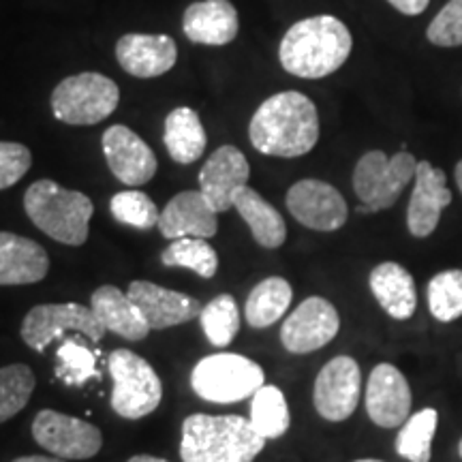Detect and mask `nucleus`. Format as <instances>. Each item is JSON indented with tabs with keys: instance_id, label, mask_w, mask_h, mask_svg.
Returning <instances> with one entry per match:
<instances>
[{
	"instance_id": "9b49d317",
	"label": "nucleus",
	"mask_w": 462,
	"mask_h": 462,
	"mask_svg": "<svg viewBox=\"0 0 462 462\" xmlns=\"http://www.w3.org/2000/svg\"><path fill=\"white\" fill-rule=\"evenodd\" d=\"M340 315L330 300L310 296L281 326V343L289 354L306 356L319 351L337 338Z\"/></svg>"
},
{
	"instance_id": "b1692460",
	"label": "nucleus",
	"mask_w": 462,
	"mask_h": 462,
	"mask_svg": "<svg viewBox=\"0 0 462 462\" xmlns=\"http://www.w3.org/2000/svg\"><path fill=\"white\" fill-rule=\"evenodd\" d=\"M90 309L101 326L118 337L126 340H143L148 337L150 326L140 309L118 287L103 285L95 289L90 296Z\"/></svg>"
},
{
	"instance_id": "1a4fd4ad",
	"label": "nucleus",
	"mask_w": 462,
	"mask_h": 462,
	"mask_svg": "<svg viewBox=\"0 0 462 462\" xmlns=\"http://www.w3.org/2000/svg\"><path fill=\"white\" fill-rule=\"evenodd\" d=\"M65 332H79L90 343H99L107 330L92 313L90 306L75 302L34 306L28 310L20 328L22 340L39 354H43L45 346Z\"/></svg>"
},
{
	"instance_id": "39448f33",
	"label": "nucleus",
	"mask_w": 462,
	"mask_h": 462,
	"mask_svg": "<svg viewBox=\"0 0 462 462\" xmlns=\"http://www.w3.org/2000/svg\"><path fill=\"white\" fill-rule=\"evenodd\" d=\"M418 159L409 150L388 154L383 150H368L364 152L354 170V190L357 199L360 215H374V212L390 210L396 204L402 190L413 182Z\"/></svg>"
},
{
	"instance_id": "9d476101",
	"label": "nucleus",
	"mask_w": 462,
	"mask_h": 462,
	"mask_svg": "<svg viewBox=\"0 0 462 462\" xmlns=\"http://www.w3.org/2000/svg\"><path fill=\"white\" fill-rule=\"evenodd\" d=\"M32 437L39 446L62 460H88L101 452L103 435L90 421L43 409L32 420Z\"/></svg>"
},
{
	"instance_id": "6e6552de",
	"label": "nucleus",
	"mask_w": 462,
	"mask_h": 462,
	"mask_svg": "<svg viewBox=\"0 0 462 462\" xmlns=\"http://www.w3.org/2000/svg\"><path fill=\"white\" fill-rule=\"evenodd\" d=\"M109 374L114 379L112 409L125 420H142L157 411L163 385L148 360L131 349H116L109 356Z\"/></svg>"
},
{
	"instance_id": "79ce46f5",
	"label": "nucleus",
	"mask_w": 462,
	"mask_h": 462,
	"mask_svg": "<svg viewBox=\"0 0 462 462\" xmlns=\"http://www.w3.org/2000/svg\"><path fill=\"white\" fill-rule=\"evenodd\" d=\"M354 462H385V460H379V458H360V460H354Z\"/></svg>"
},
{
	"instance_id": "412c9836",
	"label": "nucleus",
	"mask_w": 462,
	"mask_h": 462,
	"mask_svg": "<svg viewBox=\"0 0 462 462\" xmlns=\"http://www.w3.org/2000/svg\"><path fill=\"white\" fill-rule=\"evenodd\" d=\"M50 257L42 245L24 236L0 231V285H32L43 281Z\"/></svg>"
},
{
	"instance_id": "473e14b6",
	"label": "nucleus",
	"mask_w": 462,
	"mask_h": 462,
	"mask_svg": "<svg viewBox=\"0 0 462 462\" xmlns=\"http://www.w3.org/2000/svg\"><path fill=\"white\" fill-rule=\"evenodd\" d=\"M34 385V373L26 364H9L0 368V424L15 418L31 401Z\"/></svg>"
},
{
	"instance_id": "a878e982",
	"label": "nucleus",
	"mask_w": 462,
	"mask_h": 462,
	"mask_svg": "<svg viewBox=\"0 0 462 462\" xmlns=\"http://www.w3.org/2000/svg\"><path fill=\"white\" fill-rule=\"evenodd\" d=\"M165 148L170 157L180 165H190L204 154L208 137L199 114L190 107L171 109L165 118Z\"/></svg>"
},
{
	"instance_id": "393cba45",
	"label": "nucleus",
	"mask_w": 462,
	"mask_h": 462,
	"mask_svg": "<svg viewBox=\"0 0 462 462\" xmlns=\"http://www.w3.org/2000/svg\"><path fill=\"white\" fill-rule=\"evenodd\" d=\"M238 215L251 229L253 238L263 248H281L287 240L285 218L276 208L265 201L255 189L245 187L234 201Z\"/></svg>"
},
{
	"instance_id": "c9c22d12",
	"label": "nucleus",
	"mask_w": 462,
	"mask_h": 462,
	"mask_svg": "<svg viewBox=\"0 0 462 462\" xmlns=\"http://www.w3.org/2000/svg\"><path fill=\"white\" fill-rule=\"evenodd\" d=\"M430 45L443 50L462 45V0H448L426 28Z\"/></svg>"
},
{
	"instance_id": "f8f14e48",
	"label": "nucleus",
	"mask_w": 462,
	"mask_h": 462,
	"mask_svg": "<svg viewBox=\"0 0 462 462\" xmlns=\"http://www.w3.org/2000/svg\"><path fill=\"white\" fill-rule=\"evenodd\" d=\"M362 371L349 356L332 357L315 379V411L328 421L349 420L360 404Z\"/></svg>"
},
{
	"instance_id": "f704fd0d",
	"label": "nucleus",
	"mask_w": 462,
	"mask_h": 462,
	"mask_svg": "<svg viewBox=\"0 0 462 462\" xmlns=\"http://www.w3.org/2000/svg\"><path fill=\"white\" fill-rule=\"evenodd\" d=\"M109 210L118 223L135 229H152L159 225V208L142 190H120L109 201Z\"/></svg>"
},
{
	"instance_id": "a19ab883",
	"label": "nucleus",
	"mask_w": 462,
	"mask_h": 462,
	"mask_svg": "<svg viewBox=\"0 0 462 462\" xmlns=\"http://www.w3.org/2000/svg\"><path fill=\"white\" fill-rule=\"evenodd\" d=\"M454 180H456V187L460 189V195H462V159L454 167Z\"/></svg>"
},
{
	"instance_id": "dca6fc26",
	"label": "nucleus",
	"mask_w": 462,
	"mask_h": 462,
	"mask_svg": "<svg viewBox=\"0 0 462 462\" xmlns=\"http://www.w3.org/2000/svg\"><path fill=\"white\" fill-rule=\"evenodd\" d=\"M103 154L109 170L126 187H142L157 173V157L152 148L125 125H114L103 133Z\"/></svg>"
},
{
	"instance_id": "4be33fe9",
	"label": "nucleus",
	"mask_w": 462,
	"mask_h": 462,
	"mask_svg": "<svg viewBox=\"0 0 462 462\" xmlns=\"http://www.w3.org/2000/svg\"><path fill=\"white\" fill-rule=\"evenodd\" d=\"M238 11L229 0H201L189 5L182 17V31L198 45H227L238 34Z\"/></svg>"
},
{
	"instance_id": "ddd939ff",
	"label": "nucleus",
	"mask_w": 462,
	"mask_h": 462,
	"mask_svg": "<svg viewBox=\"0 0 462 462\" xmlns=\"http://www.w3.org/2000/svg\"><path fill=\"white\" fill-rule=\"evenodd\" d=\"M287 210L300 225L326 234L343 227L349 217L343 193L317 178H304L287 190Z\"/></svg>"
},
{
	"instance_id": "6ab92c4d",
	"label": "nucleus",
	"mask_w": 462,
	"mask_h": 462,
	"mask_svg": "<svg viewBox=\"0 0 462 462\" xmlns=\"http://www.w3.org/2000/svg\"><path fill=\"white\" fill-rule=\"evenodd\" d=\"M116 58L133 78H159L176 65L178 45L167 34L129 32L116 43Z\"/></svg>"
},
{
	"instance_id": "c85d7f7f",
	"label": "nucleus",
	"mask_w": 462,
	"mask_h": 462,
	"mask_svg": "<svg viewBox=\"0 0 462 462\" xmlns=\"http://www.w3.org/2000/svg\"><path fill=\"white\" fill-rule=\"evenodd\" d=\"M251 424L265 441L281 439L289 430L291 415L282 392L276 385H262L251 401Z\"/></svg>"
},
{
	"instance_id": "4c0bfd02",
	"label": "nucleus",
	"mask_w": 462,
	"mask_h": 462,
	"mask_svg": "<svg viewBox=\"0 0 462 462\" xmlns=\"http://www.w3.org/2000/svg\"><path fill=\"white\" fill-rule=\"evenodd\" d=\"M388 5H392L401 15L418 17L429 9L430 0H388Z\"/></svg>"
},
{
	"instance_id": "2f4dec72",
	"label": "nucleus",
	"mask_w": 462,
	"mask_h": 462,
	"mask_svg": "<svg viewBox=\"0 0 462 462\" xmlns=\"http://www.w3.org/2000/svg\"><path fill=\"white\" fill-rule=\"evenodd\" d=\"M199 321L210 345L227 346L240 332L238 302L229 293H221L201 309Z\"/></svg>"
},
{
	"instance_id": "ea45409f",
	"label": "nucleus",
	"mask_w": 462,
	"mask_h": 462,
	"mask_svg": "<svg viewBox=\"0 0 462 462\" xmlns=\"http://www.w3.org/2000/svg\"><path fill=\"white\" fill-rule=\"evenodd\" d=\"M126 462H170L165 458H157V456H148V454H140V456H133Z\"/></svg>"
},
{
	"instance_id": "0eeeda50",
	"label": "nucleus",
	"mask_w": 462,
	"mask_h": 462,
	"mask_svg": "<svg viewBox=\"0 0 462 462\" xmlns=\"http://www.w3.org/2000/svg\"><path fill=\"white\" fill-rule=\"evenodd\" d=\"M118 84L106 75L86 71L62 79L51 92V114L65 125H99L116 112Z\"/></svg>"
},
{
	"instance_id": "c756f323",
	"label": "nucleus",
	"mask_w": 462,
	"mask_h": 462,
	"mask_svg": "<svg viewBox=\"0 0 462 462\" xmlns=\"http://www.w3.org/2000/svg\"><path fill=\"white\" fill-rule=\"evenodd\" d=\"M161 262L167 268H187L201 279H212L218 270L217 251L204 238L171 240L161 255Z\"/></svg>"
},
{
	"instance_id": "f3484780",
	"label": "nucleus",
	"mask_w": 462,
	"mask_h": 462,
	"mask_svg": "<svg viewBox=\"0 0 462 462\" xmlns=\"http://www.w3.org/2000/svg\"><path fill=\"white\" fill-rule=\"evenodd\" d=\"M251 178V165L236 146H221L210 154L199 171V190L212 210L227 212Z\"/></svg>"
},
{
	"instance_id": "e433bc0d",
	"label": "nucleus",
	"mask_w": 462,
	"mask_h": 462,
	"mask_svg": "<svg viewBox=\"0 0 462 462\" xmlns=\"http://www.w3.org/2000/svg\"><path fill=\"white\" fill-rule=\"evenodd\" d=\"M32 165V154L24 143L0 142V190L14 187L26 176Z\"/></svg>"
},
{
	"instance_id": "7c9ffc66",
	"label": "nucleus",
	"mask_w": 462,
	"mask_h": 462,
	"mask_svg": "<svg viewBox=\"0 0 462 462\" xmlns=\"http://www.w3.org/2000/svg\"><path fill=\"white\" fill-rule=\"evenodd\" d=\"M426 300L437 321H458L462 317V270L449 268L432 276L426 287Z\"/></svg>"
},
{
	"instance_id": "4468645a",
	"label": "nucleus",
	"mask_w": 462,
	"mask_h": 462,
	"mask_svg": "<svg viewBox=\"0 0 462 462\" xmlns=\"http://www.w3.org/2000/svg\"><path fill=\"white\" fill-rule=\"evenodd\" d=\"M454 195L448 187V176L430 161H418L413 190L407 206V229L413 238L424 240L435 234L443 212L452 204Z\"/></svg>"
},
{
	"instance_id": "2eb2a0df",
	"label": "nucleus",
	"mask_w": 462,
	"mask_h": 462,
	"mask_svg": "<svg viewBox=\"0 0 462 462\" xmlns=\"http://www.w3.org/2000/svg\"><path fill=\"white\" fill-rule=\"evenodd\" d=\"M366 413L379 429H401L411 415V385L394 364H377L366 383Z\"/></svg>"
},
{
	"instance_id": "f03ea898",
	"label": "nucleus",
	"mask_w": 462,
	"mask_h": 462,
	"mask_svg": "<svg viewBox=\"0 0 462 462\" xmlns=\"http://www.w3.org/2000/svg\"><path fill=\"white\" fill-rule=\"evenodd\" d=\"M354 50V37L334 15L300 20L279 45L281 67L300 79H321L337 73Z\"/></svg>"
},
{
	"instance_id": "aec40b11",
	"label": "nucleus",
	"mask_w": 462,
	"mask_h": 462,
	"mask_svg": "<svg viewBox=\"0 0 462 462\" xmlns=\"http://www.w3.org/2000/svg\"><path fill=\"white\" fill-rule=\"evenodd\" d=\"M159 231L170 240L215 238L218 231L217 212L201 190H182L170 199L159 217Z\"/></svg>"
},
{
	"instance_id": "37998d69",
	"label": "nucleus",
	"mask_w": 462,
	"mask_h": 462,
	"mask_svg": "<svg viewBox=\"0 0 462 462\" xmlns=\"http://www.w3.org/2000/svg\"><path fill=\"white\" fill-rule=\"evenodd\" d=\"M458 456L462 458V439H460V443H458Z\"/></svg>"
},
{
	"instance_id": "cd10ccee",
	"label": "nucleus",
	"mask_w": 462,
	"mask_h": 462,
	"mask_svg": "<svg viewBox=\"0 0 462 462\" xmlns=\"http://www.w3.org/2000/svg\"><path fill=\"white\" fill-rule=\"evenodd\" d=\"M437 426L439 411L432 407H424L409 415L396 435V454L409 462H430Z\"/></svg>"
},
{
	"instance_id": "58836bf2",
	"label": "nucleus",
	"mask_w": 462,
	"mask_h": 462,
	"mask_svg": "<svg viewBox=\"0 0 462 462\" xmlns=\"http://www.w3.org/2000/svg\"><path fill=\"white\" fill-rule=\"evenodd\" d=\"M11 462H65V460L58 458V456H20V458Z\"/></svg>"
},
{
	"instance_id": "7ed1b4c3",
	"label": "nucleus",
	"mask_w": 462,
	"mask_h": 462,
	"mask_svg": "<svg viewBox=\"0 0 462 462\" xmlns=\"http://www.w3.org/2000/svg\"><path fill=\"white\" fill-rule=\"evenodd\" d=\"M265 439L242 415L193 413L182 424V462H255Z\"/></svg>"
},
{
	"instance_id": "72a5a7b5",
	"label": "nucleus",
	"mask_w": 462,
	"mask_h": 462,
	"mask_svg": "<svg viewBox=\"0 0 462 462\" xmlns=\"http://www.w3.org/2000/svg\"><path fill=\"white\" fill-rule=\"evenodd\" d=\"M56 377L67 385H84L86 381L99 377L97 357L88 345L67 338L56 351Z\"/></svg>"
},
{
	"instance_id": "20e7f679",
	"label": "nucleus",
	"mask_w": 462,
	"mask_h": 462,
	"mask_svg": "<svg viewBox=\"0 0 462 462\" xmlns=\"http://www.w3.org/2000/svg\"><path fill=\"white\" fill-rule=\"evenodd\" d=\"M24 210L34 227L51 240L82 246L88 240L92 199L79 190H69L54 180H37L26 189Z\"/></svg>"
},
{
	"instance_id": "bb28decb",
	"label": "nucleus",
	"mask_w": 462,
	"mask_h": 462,
	"mask_svg": "<svg viewBox=\"0 0 462 462\" xmlns=\"http://www.w3.org/2000/svg\"><path fill=\"white\" fill-rule=\"evenodd\" d=\"M291 300L293 289L282 276H268V279L257 282L253 291L248 293L245 306L248 326L259 328V330L274 326L287 313Z\"/></svg>"
},
{
	"instance_id": "423d86ee",
	"label": "nucleus",
	"mask_w": 462,
	"mask_h": 462,
	"mask_svg": "<svg viewBox=\"0 0 462 462\" xmlns=\"http://www.w3.org/2000/svg\"><path fill=\"white\" fill-rule=\"evenodd\" d=\"M262 385H265L263 368L238 354L206 356L190 373V388L208 402H240L251 398Z\"/></svg>"
},
{
	"instance_id": "a211bd4d",
	"label": "nucleus",
	"mask_w": 462,
	"mask_h": 462,
	"mask_svg": "<svg viewBox=\"0 0 462 462\" xmlns=\"http://www.w3.org/2000/svg\"><path fill=\"white\" fill-rule=\"evenodd\" d=\"M126 296L140 309L150 330H167V328L193 321L204 309L199 300L182 291L159 287L150 281H133Z\"/></svg>"
},
{
	"instance_id": "f257e3e1",
	"label": "nucleus",
	"mask_w": 462,
	"mask_h": 462,
	"mask_svg": "<svg viewBox=\"0 0 462 462\" xmlns=\"http://www.w3.org/2000/svg\"><path fill=\"white\" fill-rule=\"evenodd\" d=\"M319 112L309 97L298 90L268 97L248 125L253 148L265 157L296 159L309 154L319 142Z\"/></svg>"
},
{
	"instance_id": "5701e85b",
	"label": "nucleus",
	"mask_w": 462,
	"mask_h": 462,
	"mask_svg": "<svg viewBox=\"0 0 462 462\" xmlns=\"http://www.w3.org/2000/svg\"><path fill=\"white\" fill-rule=\"evenodd\" d=\"M368 285L377 304L396 321H409L418 310V289L413 274L398 262L374 265L368 276Z\"/></svg>"
}]
</instances>
